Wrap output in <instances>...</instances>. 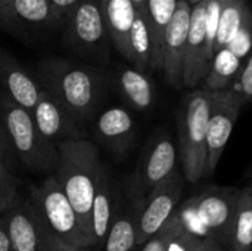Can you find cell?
I'll return each mask as SVG.
<instances>
[{
	"instance_id": "cell-1",
	"label": "cell",
	"mask_w": 252,
	"mask_h": 251,
	"mask_svg": "<svg viewBox=\"0 0 252 251\" xmlns=\"http://www.w3.org/2000/svg\"><path fill=\"white\" fill-rule=\"evenodd\" d=\"M37 80L80 126L96 117L108 89L102 71L56 56L38 62Z\"/></svg>"
},
{
	"instance_id": "cell-2",
	"label": "cell",
	"mask_w": 252,
	"mask_h": 251,
	"mask_svg": "<svg viewBox=\"0 0 252 251\" xmlns=\"http://www.w3.org/2000/svg\"><path fill=\"white\" fill-rule=\"evenodd\" d=\"M102 167L97 148L92 141L78 138L58 143V163L53 175L72 204L92 247H94L92 206Z\"/></svg>"
},
{
	"instance_id": "cell-3",
	"label": "cell",
	"mask_w": 252,
	"mask_h": 251,
	"mask_svg": "<svg viewBox=\"0 0 252 251\" xmlns=\"http://www.w3.org/2000/svg\"><path fill=\"white\" fill-rule=\"evenodd\" d=\"M238 192L235 186H208L180 203L174 215L186 232L213 240L229 251Z\"/></svg>"
},
{
	"instance_id": "cell-4",
	"label": "cell",
	"mask_w": 252,
	"mask_h": 251,
	"mask_svg": "<svg viewBox=\"0 0 252 251\" xmlns=\"http://www.w3.org/2000/svg\"><path fill=\"white\" fill-rule=\"evenodd\" d=\"M213 92L192 89L182 98L177 132L179 160L186 182L198 183L207 176V133Z\"/></svg>"
},
{
	"instance_id": "cell-5",
	"label": "cell",
	"mask_w": 252,
	"mask_h": 251,
	"mask_svg": "<svg viewBox=\"0 0 252 251\" xmlns=\"http://www.w3.org/2000/svg\"><path fill=\"white\" fill-rule=\"evenodd\" d=\"M0 120L13 157L30 172L53 173L58 163V145L44 139L31 111L18 105L7 95H0Z\"/></svg>"
},
{
	"instance_id": "cell-6",
	"label": "cell",
	"mask_w": 252,
	"mask_h": 251,
	"mask_svg": "<svg viewBox=\"0 0 252 251\" xmlns=\"http://www.w3.org/2000/svg\"><path fill=\"white\" fill-rule=\"evenodd\" d=\"M28 200L49 237L75 250L84 251L92 247L55 175H49L40 186H32Z\"/></svg>"
},
{
	"instance_id": "cell-7",
	"label": "cell",
	"mask_w": 252,
	"mask_h": 251,
	"mask_svg": "<svg viewBox=\"0 0 252 251\" xmlns=\"http://www.w3.org/2000/svg\"><path fill=\"white\" fill-rule=\"evenodd\" d=\"M61 25L72 50L83 56L105 59L109 52V34L100 9V0H80L71 7Z\"/></svg>"
},
{
	"instance_id": "cell-8",
	"label": "cell",
	"mask_w": 252,
	"mask_h": 251,
	"mask_svg": "<svg viewBox=\"0 0 252 251\" xmlns=\"http://www.w3.org/2000/svg\"><path fill=\"white\" fill-rule=\"evenodd\" d=\"M179 151L173 136L158 130L146 143L134 175L130 179L131 200H145L149 192L177 169Z\"/></svg>"
},
{
	"instance_id": "cell-9",
	"label": "cell",
	"mask_w": 252,
	"mask_h": 251,
	"mask_svg": "<svg viewBox=\"0 0 252 251\" xmlns=\"http://www.w3.org/2000/svg\"><path fill=\"white\" fill-rule=\"evenodd\" d=\"M245 105V99L233 89L213 92L207 133V176L217 170Z\"/></svg>"
},
{
	"instance_id": "cell-10",
	"label": "cell",
	"mask_w": 252,
	"mask_h": 251,
	"mask_svg": "<svg viewBox=\"0 0 252 251\" xmlns=\"http://www.w3.org/2000/svg\"><path fill=\"white\" fill-rule=\"evenodd\" d=\"M185 183L186 179L183 172L177 167L142 201L137 228V247H142L173 216L182 201Z\"/></svg>"
},
{
	"instance_id": "cell-11",
	"label": "cell",
	"mask_w": 252,
	"mask_h": 251,
	"mask_svg": "<svg viewBox=\"0 0 252 251\" xmlns=\"http://www.w3.org/2000/svg\"><path fill=\"white\" fill-rule=\"evenodd\" d=\"M192 4L179 0L176 12L165 30L161 55V72L168 86L173 89H183L185 58L188 46V34L190 24Z\"/></svg>"
},
{
	"instance_id": "cell-12",
	"label": "cell",
	"mask_w": 252,
	"mask_h": 251,
	"mask_svg": "<svg viewBox=\"0 0 252 251\" xmlns=\"http://www.w3.org/2000/svg\"><path fill=\"white\" fill-rule=\"evenodd\" d=\"M207 0L192 6L188 34L183 86L188 89L201 87L213 62L214 50L207 34Z\"/></svg>"
},
{
	"instance_id": "cell-13",
	"label": "cell",
	"mask_w": 252,
	"mask_h": 251,
	"mask_svg": "<svg viewBox=\"0 0 252 251\" xmlns=\"http://www.w3.org/2000/svg\"><path fill=\"white\" fill-rule=\"evenodd\" d=\"M96 141L112 155L126 157L136 142V123L131 112L123 107L99 111L93 126Z\"/></svg>"
},
{
	"instance_id": "cell-14",
	"label": "cell",
	"mask_w": 252,
	"mask_h": 251,
	"mask_svg": "<svg viewBox=\"0 0 252 251\" xmlns=\"http://www.w3.org/2000/svg\"><path fill=\"white\" fill-rule=\"evenodd\" d=\"M7 226V232L13 251H50L46 232L30 203L15 201L4 213H1Z\"/></svg>"
},
{
	"instance_id": "cell-15",
	"label": "cell",
	"mask_w": 252,
	"mask_h": 251,
	"mask_svg": "<svg viewBox=\"0 0 252 251\" xmlns=\"http://www.w3.org/2000/svg\"><path fill=\"white\" fill-rule=\"evenodd\" d=\"M61 25L47 0H4L0 3V28L10 33L35 31Z\"/></svg>"
},
{
	"instance_id": "cell-16",
	"label": "cell",
	"mask_w": 252,
	"mask_h": 251,
	"mask_svg": "<svg viewBox=\"0 0 252 251\" xmlns=\"http://www.w3.org/2000/svg\"><path fill=\"white\" fill-rule=\"evenodd\" d=\"M31 115L40 135L53 145L83 138L80 124L43 87L40 89L38 99L31 109Z\"/></svg>"
},
{
	"instance_id": "cell-17",
	"label": "cell",
	"mask_w": 252,
	"mask_h": 251,
	"mask_svg": "<svg viewBox=\"0 0 252 251\" xmlns=\"http://www.w3.org/2000/svg\"><path fill=\"white\" fill-rule=\"evenodd\" d=\"M0 86L18 105L31 111L40 95V83L6 50L0 47Z\"/></svg>"
},
{
	"instance_id": "cell-18",
	"label": "cell",
	"mask_w": 252,
	"mask_h": 251,
	"mask_svg": "<svg viewBox=\"0 0 252 251\" xmlns=\"http://www.w3.org/2000/svg\"><path fill=\"white\" fill-rule=\"evenodd\" d=\"M117 87L126 104L140 112L152 109L155 104V86L148 72L136 67H121L117 75Z\"/></svg>"
},
{
	"instance_id": "cell-19",
	"label": "cell",
	"mask_w": 252,
	"mask_h": 251,
	"mask_svg": "<svg viewBox=\"0 0 252 251\" xmlns=\"http://www.w3.org/2000/svg\"><path fill=\"white\" fill-rule=\"evenodd\" d=\"M100 9L111 43L127 59L128 34L136 16V6L131 0H100Z\"/></svg>"
},
{
	"instance_id": "cell-20",
	"label": "cell",
	"mask_w": 252,
	"mask_h": 251,
	"mask_svg": "<svg viewBox=\"0 0 252 251\" xmlns=\"http://www.w3.org/2000/svg\"><path fill=\"white\" fill-rule=\"evenodd\" d=\"M143 200H131L124 210L115 212L108 235L103 241V251H133L137 249L139 213Z\"/></svg>"
},
{
	"instance_id": "cell-21",
	"label": "cell",
	"mask_w": 252,
	"mask_h": 251,
	"mask_svg": "<svg viewBox=\"0 0 252 251\" xmlns=\"http://www.w3.org/2000/svg\"><path fill=\"white\" fill-rule=\"evenodd\" d=\"M114 185L111 180V176L103 166L96 183L93 206H92V229H93V240L94 246L103 244L112 217L115 215L114 207Z\"/></svg>"
},
{
	"instance_id": "cell-22",
	"label": "cell",
	"mask_w": 252,
	"mask_h": 251,
	"mask_svg": "<svg viewBox=\"0 0 252 251\" xmlns=\"http://www.w3.org/2000/svg\"><path fill=\"white\" fill-rule=\"evenodd\" d=\"M229 251H252V182L239 188Z\"/></svg>"
},
{
	"instance_id": "cell-23",
	"label": "cell",
	"mask_w": 252,
	"mask_h": 251,
	"mask_svg": "<svg viewBox=\"0 0 252 251\" xmlns=\"http://www.w3.org/2000/svg\"><path fill=\"white\" fill-rule=\"evenodd\" d=\"M127 61L140 71L154 70V40L142 9L136 10V16L128 34Z\"/></svg>"
},
{
	"instance_id": "cell-24",
	"label": "cell",
	"mask_w": 252,
	"mask_h": 251,
	"mask_svg": "<svg viewBox=\"0 0 252 251\" xmlns=\"http://www.w3.org/2000/svg\"><path fill=\"white\" fill-rule=\"evenodd\" d=\"M244 59H241L238 55H235L227 46L217 50L213 56L211 67L208 70V74L205 75L201 87L208 92H219L230 89L235 83L242 65Z\"/></svg>"
},
{
	"instance_id": "cell-25",
	"label": "cell",
	"mask_w": 252,
	"mask_h": 251,
	"mask_svg": "<svg viewBox=\"0 0 252 251\" xmlns=\"http://www.w3.org/2000/svg\"><path fill=\"white\" fill-rule=\"evenodd\" d=\"M179 0H146L142 9L154 40V70L161 71V55L165 30L176 12Z\"/></svg>"
},
{
	"instance_id": "cell-26",
	"label": "cell",
	"mask_w": 252,
	"mask_h": 251,
	"mask_svg": "<svg viewBox=\"0 0 252 251\" xmlns=\"http://www.w3.org/2000/svg\"><path fill=\"white\" fill-rule=\"evenodd\" d=\"M251 7L247 0H224L219 18L216 40H214V53L226 47L241 30L245 18L251 13Z\"/></svg>"
},
{
	"instance_id": "cell-27",
	"label": "cell",
	"mask_w": 252,
	"mask_h": 251,
	"mask_svg": "<svg viewBox=\"0 0 252 251\" xmlns=\"http://www.w3.org/2000/svg\"><path fill=\"white\" fill-rule=\"evenodd\" d=\"M185 229L182 228L179 219L173 213V216L168 219V222L154 235L151 237L142 247L140 251H167L173 240L180 235Z\"/></svg>"
},
{
	"instance_id": "cell-28",
	"label": "cell",
	"mask_w": 252,
	"mask_h": 251,
	"mask_svg": "<svg viewBox=\"0 0 252 251\" xmlns=\"http://www.w3.org/2000/svg\"><path fill=\"white\" fill-rule=\"evenodd\" d=\"M167 251H227L213 240H204L195 237L186 231L177 235Z\"/></svg>"
},
{
	"instance_id": "cell-29",
	"label": "cell",
	"mask_w": 252,
	"mask_h": 251,
	"mask_svg": "<svg viewBox=\"0 0 252 251\" xmlns=\"http://www.w3.org/2000/svg\"><path fill=\"white\" fill-rule=\"evenodd\" d=\"M18 182L12 176L9 166L0 157V215L18 200Z\"/></svg>"
},
{
	"instance_id": "cell-30",
	"label": "cell",
	"mask_w": 252,
	"mask_h": 251,
	"mask_svg": "<svg viewBox=\"0 0 252 251\" xmlns=\"http://www.w3.org/2000/svg\"><path fill=\"white\" fill-rule=\"evenodd\" d=\"M227 47L238 55L241 59H247L252 50V12L245 18L241 30L235 36V38L227 44Z\"/></svg>"
},
{
	"instance_id": "cell-31",
	"label": "cell",
	"mask_w": 252,
	"mask_h": 251,
	"mask_svg": "<svg viewBox=\"0 0 252 251\" xmlns=\"http://www.w3.org/2000/svg\"><path fill=\"white\" fill-rule=\"evenodd\" d=\"M230 89L238 92L245 99L247 104L252 102V50L248 55V58L245 59V62Z\"/></svg>"
},
{
	"instance_id": "cell-32",
	"label": "cell",
	"mask_w": 252,
	"mask_h": 251,
	"mask_svg": "<svg viewBox=\"0 0 252 251\" xmlns=\"http://www.w3.org/2000/svg\"><path fill=\"white\" fill-rule=\"evenodd\" d=\"M47 1L50 3V6H52V9H53V12H55L56 18L59 19V22H62L65 13H66L71 7H74L80 0H47Z\"/></svg>"
},
{
	"instance_id": "cell-33",
	"label": "cell",
	"mask_w": 252,
	"mask_h": 251,
	"mask_svg": "<svg viewBox=\"0 0 252 251\" xmlns=\"http://www.w3.org/2000/svg\"><path fill=\"white\" fill-rule=\"evenodd\" d=\"M0 157L4 160V163H6L7 166H10L12 158H13V152H12V148H10V145H9V141H7V138H6L3 124H1V120H0Z\"/></svg>"
},
{
	"instance_id": "cell-34",
	"label": "cell",
	"mask_w": 252,
	"mask_h": 251,
	"mask_svg": "<svg viewBox=\"0 0 252 251\" xmlns=\"http://www.w3.org/2000/svg\"><path fill=\"white\" fill-rule=\"evenodd\" d=\"M0 251H13L12 250L10 237L7 232V226H6L3 216L0 217Z\"/></svg>"
},
{
	"instance_id": "cell-35",
	"label": "cell",
	"mask_w": 252,
	"mask_h": 251,
	"mask_svg": "<svg viewBox=\"0 0 252 251\" xmlns=\"http://www.w3.org/2000/svg\"><path fill=\"white\" fill-rule=\"evenodd\" d=\"M46 237H47V243H49V249H50V251H81V250H75V249H71V247H66V246H63V244H61L58 240H55V238L49 237L47 234H46Z\"/></svg>"
},
{
	"instance_id": "cell-36",
	"label": "cell",
	"mask_w": 252,
	"mask_h": 251,
	"mask_svg": "<svg viewBox=\"0 0 252 251\" xmlns=\"http://www.w3.org/2000/svg\"><path fill=\"white\" fill-rule=\"evenodd\" d=\"M131 1H133V4L136 6V9H143L146 0H131Z\"/></svg>"
},
{
	"instance_id": "cell-37",
	"label": "cell",
	"mask_w": 252,
	"mask_h": 251,
	"mask_svg": "<svg viewBox=\"0 0 252 251\" xmlns=\"http://www.w3.org/2000/svg\"><path fill=\"white\" fill-rule=\"evenodd\" d=\"M185 1H188V3H190V4L193 6V4H196L198 1H201V0H185Z\"/></svg>"
},
{
	"instance_id": "cell-38",
	"label": "cell",
	"mask_w": 252,
	"mask_h": 251,
	"mask_svg": "<svg viewBox=\"0 0 252 251\" xmlns=\"http://www.w3.org/2000/svg\"><path fill=\"white\" fill-rule=\"evenodd\" d=\"M251 182H252V172H251Z\"/></svg>"
},
{
	"instance_id": "cell-39",
	"label": "cell",
	"mask_w": 252,
	"mask_h": 251,
	"mask_svg": "<svg viewBox=\"0 0 252 251\" xmlns=\"http://www.w3.org/2000/svg\"><path fill=\"white\" fill-rule=\"evenodd\" d=\"M1 1H4V0H0V3H1Z\"/></svg>"
}]
</instances>
